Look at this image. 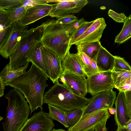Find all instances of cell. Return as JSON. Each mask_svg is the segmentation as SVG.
I'll use <instances>...</instances> for the list:
<instances>
[{
	"label": "cell",
	"instance_id": "obj_1",
	"mask_svg": "<svg viewBox=\"0 0 131 131\" xmlns=\"http://www.w3.org/2000/svg\"><path fill=\"white\" fill-rule=\"evenodd\" d=\"M48 77L40 69L32 63L29 70L11 81L5 86L16 89L23 94L29 103L30 115L38 107L43 110L44 91L48 84Z\"/></svg>",
	"mask_w": 131,
	"mask_h": 131
},
{
	"label": "cell",
	"instance_id": "obj_2",
	"mask_svg": "<svg viewBox=\"0 0 131 131\" xmlns=\"http://www.w3.org/2000/svg\"><path fill=\"white\" fill-rule=\"evenodd\" d=\"M8 105L5 121L4 131H19L28 119L30 108L22 93L18 90H11L6 94Z\"/></svg>",
	"mask_w": 131,
	"mask_h": 131
},
{
	"label": "cell",
	"instance_id": "obj_3",
	"mask_svg": "<svg viewBox=\"0 0 131 131\" xmlns=\"http://www.w3.org/2000/svg\"><path fill=\"white\" fill-rule=\"evenodd\" d=\"M42 24L41 41L43 46L56 53L62 62L71 47L67 31L68 25L58 24L54 19H49Z\"/></svg>",
	"mask_w": 131,
	"mask_h": 131
},
{
	"label": "cell",
	"instance_id": "obj_4",
	"mask_svg": "<svg viewBox=\"0 0 131 131\" xmlns=\"http://www.w3.org/2000/svg\"><path fill=\"white\" fill-rule=\"evenodd\" d=\"M90 99L73 93L58 81L44 94L43 104H50L67 111L86 106Z\"/></svg>",
	"mask_w": 131,
	"mask_h": 131
},
{
	"label": "cell",
	"instance_id": "obj_5",
	"mask_svg": "<svg viewBox=\"0 0 131 131\" xmlns=\"http://www.w3.org/2000/svg\"><path fill=\"white\" fill-rule=\"evenodd\" d=\"M43 26L42 24L36 28L28 30L22 37L10 54L8 68L10 71L23 67L29 63L27 57L30 52L41 37Z\"/></svg>",
	"mask_w": 131,
	"mask_h": 131
},
{
	"label": "cell",
	"instance_id": "obj_6",
	"mask_svg": "<svg viewBox=\"0 0 131 131\" xmlns=\"http://www.w3.org/2000/svg\"><path fill=\"white\" fill-rule=\"evenodd\" d=\"M111 115L108 110L103 108L82 116L74 125L67 131H88L106 123Z\"/></svg>",
	"mask_w": 131,
	"mask_h": 131
},
{
	"label": "cell",
	"instance_id": "obj_7",
	"mask_svg": "<svg viewBox=\"0 0 131 131\" xmlns=\"http://www.w3.org/2000/svg\"><path fill=\"white\" fill-rule=\"evenodd\" d=\"M87 92L92 96L114 88L111 71L99 72L87 77Z\"/></svg>",
	"mask_w": 131,
	"mask_h": 131
},
{
	"label": "cell",
	"instance_id": "obj_8",
	"mask_svg": "<svg viewBox=\"0 0 131 131\" xmlns=\"http://www.w3.org/2000/svg\"><path fill=\"white\" fill-rule=\"evenodd\" d=\"M116 95V92L111 89L100 92L93 96L82 116L102 108H106L108 110L113 107Z\"/></svg>",
	"mask_w": 131,
	"mask_h": 131
},
{
	"label": "cell",
	"instance_id": "obj_9",
	"mask_svg": "<svg viewBox=\"0 0 131 131\" xmlns=\"http://www.w3.org/2000/svg\"><path fill=\"white\" fill-rule=\"evenodd\" d=\"M86 0H58V3L51 4L52 8L49 16L59 18L79 13L88 3Z\"/></svg>",
	"mask_w": 131,
	"mask_h": 131
},
{
	"label": "cell",
	"instance_id": "obj_10",
	"mask_svg": "<svg viewBox=\"0 0 131 131\" xmlns=\"http://www.w3.org/2000/svg\"><path fill=\"white\" fill-rule=\"evenodd\" d=\"M53 121L48 113L41 111L34 113L19 131H51L54 126Z\"/></svg>",
	"mask_w": 131,
	"mask_h": 131
},
{
	"label": "cell",
	"instance_id": "obj_11",
	"mask_svg": "<svg viewBox=\"0 0 131 131\" xmlns=\"http://www.w3.org/2000/svg\"><path fill=\"white\" fill-rule=\"evenodd\" d=\"M86 77L63 71L59 79L71 92L77 95L85 97L88 93Z\"/></svg>",
	"mask_w": 131,
	"mask_h": 131
},
{
	"label": "cell",
	"instance_id": "obj_12",
	"mask_svg": "<svg viewBox=\"0 0 131 131\" xmlns=\"http://www.w3.org/2000/svg\"><path fill=\"white\" fill-rule=\"evenodd\" d=\"M41 51L49 74V78L55 84L58 81L63 72L61 61L56 53L51 50L43 46Z\"/></svg>",
	"mask_w": 131,
	"mask_h": 131
},
{
	"label": "cell",
	"instance_id": "obj_13",
	"mask_svg": "<svg viewBox=\"0 0 131 131\" xmlns=\"http://www.w3.org/2000/svg\"><path fill=\"white\" fill-rule=\"evenodd\" d=\"M27 26H23L19 21L12 24V29L7 39L0 49V54L8 59L21 38L28 30Z\"/></svg>",
	"mask_w": 131,
	"mask_h": 131
},
{
	"label": "cell",
	"instance_id": "obj_14",
	"mask_svg": "<svg viewBox=\"0 0 131 131\" xmlns=\"http://www.w3.org/2000/svg\"><path fill=\"white\" fill-rule=\"evenodd\" d=\"M106 26L103 18H98L73 43L76 45L81 43L99 41Z\"/></svg>",
	"mask_w": 131,
	"mask_h": 131
},
{
	"label": "cell",
	"instance_id": "obj_15",
	"mask_svg": "<svg viewBox=\"0 0 131 131\" xmlns=\"http://www.w3.org/2000/svg\"><path fill=\"white\" fill-rule=\"evenodd\" d=\"M52 8L51 4L37 5L27 9L23 16L18 21L23 26L33 23L44 17L49 16Z\"/></svg>",
	"mask_w": 131,
	"mask_h": 131
},
{
	"label": "cell",
	"instance_id": "obj_16",
	"mask_svg": "<svg viewBox=\"0 0 131 131\" xmlns=\"http://www.w3.org/2000/svg\"><path fill=\"white\" fill-rule=\"evenodd\" d=\"M114 59V56L102 46L94 60L99 72L112 71L113 69Z\"/></svg>",
	"mask_w": 131,
	"mask_h": 131
},
{
	"label": "cell",
	"instance_id": "obj_17",
	"mask_svg": "<svg viewBox=\"0 0 131 131\" xmlns=\"http://www.w3.org/2000/svg\"><path fill=\"white\" fill-rule=\"evenodd\" d=\"M63 71L77 75L85 76L77 53L68 52L61 63Z\"/></svg>",
	"mask_w": 131,
	"mask_h": 131
},
{
	"label": "cell",
	"instance_id": "obj_18",
	"mask_svg": "<svg viewBox=\"0 0 131 131\" xmlns=\"http://www.w3.org/2000/svg\"><path fill=\"white\" fill-rule=\"evenodd\" d=\"M43 45L40 41L38 42L31 50L27 57V61L41 70L49 78L48 68L44 61L41 51Z\"/></svg>",
	"mask_w": 131,
	"mask_h": 131
},
{
	"label": "cell",
	"instance_id": "obj_19",
	"mask_svg": "<svg viewBox=\"0 0 131 131\" xmlns=\"http://www.w3.org/2000/svg\"><path fill=\"white\" fill-rule=\"evenodd\" d=\"M125 95L124 92L119 91L115 100V112L114 118L118 127H122L131 118L126 116L124 105Z\"/></svg>",
	"mask_w": 131,
	"mask_h": 131
},
{
	"label": "cell",
	"instance_id": "obj_20",
	"mask_svg": "<svg viewBox=\"0 0 131 131\" xmlns=\"http://www.w3.org/2000/svg\"><path fill=\"white\" fill-rule=\"evenodd\" d=\"M76 46L77 48L94 60L102 46L100 41L81 43Z\"/></svg>",
	"mask_w": 131,
	"mask_h": 131
},
{
	"label": "cell",
	"instance_id": "obj_21",
	"mask_svg": "<svg viewBox=\"0 0 131 131\" xmlns=\"http://www.w3.org/2000/svg\"><path fill=\"white\" fill-rule=\"evenodd\" d=\"M111 72L114 88L118 89L126 83L131 84V71L112 70Z\"/></svg>",
	"mask_w": 131,
	"mask_h": 131
},
{
	"label": "cell",
	"instance_id": "obj_22",
	"mask_svg": "<svg viewBox=\"0 0 131 131\" xmlns=\"http://www.w3.org/2000/svg\"><path fill=\"white\" fill-rule=\"evenodd\" d=\"M29 63L23 67L15 70L10 71L8 68V64L0 73V77L5 86L7 82L11 81L23 73L26 72Z\"/></svg>",
	"mask_w": 131,
	"mask_h": 131
},
{
	"label": "cell",
	"instance_id": "obj_23",
	"mask_svg": "<svg viewBox=\"0 0 131 131\" xmlns=\"http://www.w3.org/2000/svg\"><path fill=\"white\" fill-rule=\"evenodd\" d=\"M49 109L48 114L53 120H56L63 124L66 128H68V124L65 114V111L61 108L50 105L48 104Z\"/></svg>",
	"mask_w": 131,
	"mask_h": 131
},
{
	"label": "cell",
	"instance_id": "obj_24",
	"mask_svg": "<svg viewBox=\"0 0 131 131\" xmlns=\"http://www.w3.org/2000/svg\"><path fill=\"white\" fill-rule=\"evenodd\" d=\"M119 33L115 36L114 42L121 44L129 39L131 37V15L127 17Z\"/></svg>",
	"mask_w": 131,
	"mask_h": 131
},
{
	"label": "cell",
	"instance_id": "obj_25",
	"mask_svg": "<svg viewBox=\"0 0 131 131\" xmlns=\"http://www.w3.org/2000/svg\"><path fill=\"white\" fill-rule=\"evenodd\" d=\"M77 48V54L79 60L83 70L87 77L95 73L91 65V59L84 53Z\"/></svg>",
	"mask_w": 131,
	"mask_h": 131
},
{
	"label": "cell",
	"instance_id": "obj_26",
	"mask_svg": "<svg viewBox=\"0 0 131 131\" xmlns=\"http://www.w3.org/2000/svg\"><path fill=\"white\" fill-rule=\"evenodd\" d=\"M87 106L82 108L65 112V114L70 127L74 125L80 120Z\"/></svg>",
	"mask_w": 131,
	"mask_h": 131
},
{
	"label": "cell",
	"instance_id": "obj_27",
	"mask_svg": "<svg viewBox=\"0 0 131 131\" xmlns=\"http://www.w3.org/2000/svg\"><path fill=\"white\" fill-rule=\"evenodd\" d=\"M114 57V62L112 70L131 71L130 66L124 58L116 56Z\"/></svg>",
	"mask_w": 131,
	"mask_h": 131
},
{
	"label": "cell",
	"instance_id": "obj_28",
	"mask_svg": "<svg viewBox=\"0 0 131 131\" xmlns=\"http://www.w3.org/2000/svg\"><path fill=\"white\" fill-rule=\"evenodd\" d=\"M22 6V0H0V8L11 12Z\"/></svg>",
	"mask_w": 131,
	"mask_h": 131
},
{
	"label": "cell",
	"instance_id": "obj_29",
	"mask_svg": "<svg viewBox=\"0 0 131 131\" xmlns=\"http://www.w3.org/2000/svg\"><path fill=\"white\" fill-rule=\"evenodd\" d=\"M94 20L85 21L78 29L70 39L69 45L71 47L75 41L85 31L93 24Z\"/></svg>",
	"mask_w": 131,
	"mask_h": 131
},
{
	"label": "cell",
	"instance_id": "obj_30",
	"mask_svg": "<svg viewBox=\"0 0 131 131\" xmlns=\"http://www.w3.org/2000/svg\"><path fill=\"white\" fill-rule=\"evenodd\" d=\"M22 6L27 9L34 6L47 4L50 3H58V0H22Z\"/></svg>",
	"mask_w": 131,
	"mask_h": 131
},
{
	"label": "cell",
	"instance_id": "obj_31",
	"mask_svg": "<svg viewBox=\"0 0 131 131\" xmlns=\"http://www.w3.org/2000/svg\"><path fill=\"white\" fill-rule=\"evenodd\" d=\"M26 10L23 6H21L12 12H9L11 19L10 25L19 21L23 16Z\"/></svg>",
	"mask_w": 131,
	"mask_h": 131
},
{
	"label": "cell",
	"instance_id": "obj_32",
	"mask_svg": "<svg viewBox=\"0 0 131 131\" xmlns=\"http://www.w3.org/2000/svg\"><path fill=\"white\" fill-rule=\"evenodd\" d=\"M11 20L9 12L0 8V24L7 27L10 25Z\"/></svg>",
	"mask_w": 131,
	"mask_h": 131
},
{
	"label": "cell",
	"instance_id": "obj_33",
	"mask_svg": "<svg viewBox=\"0 0 131 131\" xmlns=\"http://www.w3.org/2000/svg\"><path fill=\"white\" fill-rule=\"evenodd\" d=\"M85 21L84 18H82L71 24L68 25L67 31L70 39L78 29Z\"/></svg>",
	"mask_w": 131,
	"mask_h": 131
},
{
	"label": "cell",
	"instance_id": "obj_34",
	"mask_svg": "<svg viewBox=\"0 0 131 131\" xmlns=\"http://www.w3.org/2000/svg\"><path fill=\"white\" fill-rule=\"evenodd\" d=\"M78 18L74 15L69 14L57 18L56 22L59 24L65 25H69L77 21Z\"/></svg>",
	"mask_w": 131,
	"mask_h": 131
},
{
	"label": "cell",
	"instance_id": "obj_35",
	"mask_svg": "<svg viewBox=\"0 0 131 131\" xmlns=\"http://www.w3.org/2000/svg\"><path fill=\"white\" fill-rule=\"evenodd\" d=\"M124 92L126 114L128 117L131 118V91H128Z\"/></svg>",
	"mask_w": 131,
	"mask_h": 131
},
{
	"label": "cell",
	"instance_id": "obj_36",
	"mask_svg": "<svg viewBox=\"0 0 131 131\" xmlns=\"http://www.w3.org/2000/svg\"><path fill=\"white\" fill-rule=\"evenodd\" d=\"M108 14L110 17L117 23H124L127 17L124 13L119 14L111 9L109 10Z\"/></svg>",
	"mask_w": 131,
	"mask_h": 131
},
{
	"label": "cell",
	"instance_id": "obj_37",
	"mask_svg": "<svg viewBox=\"0 0 131 131\" xmlns=\"http://www.w3.org/2000/svg\"><path fill=\"white\" fill-rule=\"evenodd\" d=\"M12 29V24L5 27L0 32V49L8 37Z\"/></svg>",
	"mask_w": 131,
	"mask_h": 131
},
{
	"label": "cell",
	"instance_id": "obj_38",
	"mask_svg": "<svg viewBox=\"0 0 131 131\" xmlns=\"http://www.w3.org/2000/svg\"><path fill=\"white\" fill-rule=\"evenodd\" d=\"M119 91L125 92L128 91H131V84L126 83L122 87L118 88Z\"/></svg>",
	"mask_w": 131,
	"mask_h": 131
},
{
	"label": "cell",
	"instance_id": "obj_39",
	"mask_svg": "<svg viewBox=\"0 0 131 131\" xmlns=\"http://www.w3.org/2000/svg\"><path fill=\"white\" fill-rule=\"evenodd\" d=\"M106 124L105 123L96 127L94 129V131H107Z\"/></svg>",
	"mask_w": 131,
	"mask_h": 131
},
{
	"label": "cell",
	"instance_id": "obj_40",
	"mask_svg": "<svg viewBox=\"0 0 131 131\" xmlns=\"http://www.w3.org/2000/svg\"><path fill=\"white\" fill-rule=\"evenodd\" d=\"M4 84L0 77V97L4 94V89H5Z\"/></svg>",
	"mask_w": 131,
	"mask_h": 131
},
{
	"label": "cell",
	"instance_id": "obj_41",
	"mask_svg": "<svg viewBox=\"0 0 131 131\" xmlns=\"http://www.w3.org/2000/svg\"><path fill=\"white\" fill-rule=\"evenodd\" d=\"M128 131H131V118L126 123L125 125L123 127Z\"/></svg>",
	"mask_w": 131,
	"mask_h": 131
},
{
	"label": "cell",
	"instance_id": "obj_42",
	"mask_svg": "<svg viewBox=\"0 0 131 131\" xmlns=\"http://www.w3.org/2000/svg\"><path fill=\"white\" fill-rule=\"evenodd\" d=\"M109 113L112 115H114L115 112V108L112 107L108 109Z\"/></svg>",
	"mask_w": 131,
	"mask_h": 131
},
{
	"label": "cell",
	"instance_id": "obj_43",
	"mask_svg": "<svg viewBox=\"0 0 131 131\" xmlns=\"http://www.w3.org/2000/svg\"><path fill=\"white\" fill-rule=\"evenodd\" d=\"M115 131H128L125 128L123 127H118Z\"/></svg>",
	"mask_w": 131,
	"mask_h": 131
},
{
	"label": "cell",
	"instance_id": "obj_44",
	"mask_svg": "<svg viewBox=\"0 0 131 131\" xmlns=\"http://www.w3.org/2000/svg\"><path fill=\"white\" fill-rule=\"evenodd\" d=\"M51 131H66L65 130L62 129H55L54 128L52 129Z\"/></svg>",
	"mask_w": 131,
	"mask_h": 131
},
{
	"label": "cell",
	"instance_id": "obj_45",
	"mask_svg": "<svg viewBox=\"0 0 131 131\" xmlns=\"http://www.w3.org/2000/svg\"><path fill=\"white\" fill-rule=\"evenodd\" d=\"M5 27L3 25L0 24V32L2 31Z\"/></svg>",
	"mask_w": 131,
	"mask_h": 131
},
{
	"label": "cell",
	"instance_id": "obj_46",
	"mask_svg": "<svg viewBox=\"0 0 131 131\" xmlns=\"http://www.w3.org/2000/svg\"><path fill=\"white\" fill-rule=\"evenodd\" d=\"M4 117L2 116H0V122L3 119Z\"/></svg>",
	"mask_w": 131,
	"mask_h": 131
},
{
	"label": "cell",
	"instance_id": "obj_47",
	"mask_svg": "<svg viewBox=\"0 0 131 131\" xmlns=\"http://www.w3.org/2000/svg\"><path fill=\"white\" fill-rule=\"evenodd\" d=\"M88 131H94V129H92L89 130Z\"/></svg>",
	"mask_w": 131,
	"mask_h": 131
}]
</instances>
